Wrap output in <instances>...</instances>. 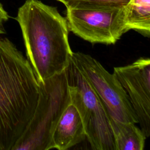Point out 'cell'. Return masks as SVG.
Here are the masks:
<instances>
[{
    "instance_id": "obj_11",
    "label": "cell",
    "mask_w": 150,
    "mask_h": 150,
    "mask_svg": "<svg viewBox=\"0 0 150 150\" xmlns=\"http://www.w3.org/2000/svg\"><path fill=\"white\" fill-rule=\"evenodd\" d=\"M63 4L66 9L103 8L124 7L130 0H57Z\"/></svg>"
},
{
    "instance_id": "obj_12",
    "label": "cell",
    "mask_w": 150,
    "mask_h": 150,
    "mask_svg": "<svg viewBox=\"0 0 150 150\" xmlns=\"http://www.w3.org/2000/svg\"><path fill=\"white\" fill-rule=\"evenodd\" d=\"M9 17L7 12L4 9L3 6L0 3V35L5 33L3 24L8 20Z\"/></svg>"
},
{
    "instance_id": "obj_1",
    "label": "cell",
    "mask_w": 150,
    "mask_h": 150,
    "mask_svg": "<svg viewBox=\"0 0 150 150\" xmlns=\"http://www.w3.org/2000/svg\"><path fill=\"white\" fill-rule=\"evenodd\" d=\"M39 84L15 45L0 35V150H12L33 117Z\"/></svg>"
},
{
    "instance_id": "obj_5",
    "label": "cell",
    "mask_w": 150,
    "mask_h": 150,
    "mask_svg": "<svg viewBox=\"0 0 150 150\" xmlns=\"http://www.w3.org/2000/svg\"><path fill=\"white\" fill-rule=\"evenodd\" d=\"M71 61L103 103L109 116L124 122L138 123L128 97L115 74L96 59L82 52H73Z\"/></svg>"
},
{
    "instance_id": "obj_8",
    "label": "cell",
    "mask_w": 150,
    "mask_h": 150,
    "mask_svg": "<svg viewBox=\"0 0 150 150\" xmlns=\"http://www.w3.org/2000/svg\"><path fill=\"white\" fill-rule=\"evenodd\" d=\"M86 138L80 114L70 100L53 129L50 149H68L81 143Z\"/></svg>"
},
{
    "instance_id": "obj_4",
    "label": "cell",
    "mask_w": 150,
    "mask_h": 150,
    "mask_svg": "<svg viewBox=\"0 0 150 150\" xmlns=\"http://www.w3.org/2000/svg\"><path fill=\"white\" fill-rule=\"evenodd\" d=\"M65 71L70 100L80 114L91 148L115 150L110 116L103 103L71 60Z\"/></svg>"
},
{
    "instance_id": "obj_7",
    "label": "cell",
    "mask_w": 150,
    "mask_h": 150,
    "mask_svg": "<svg viewBox=\"0 0 150 150\" xmlns=\"http://www.w3.org/2000/svg\"><path fill=\"white\" fill-rule=\"evenodd\" d=\"M136 114L139 128L150 136V59L141 57L132 63L114 68Z\"/></svg>"
},
{
    "instance_id": "obj_6",
    "label": "cell",
    "mask_w": 150,
    "mask_h": 150,
    "mask_svg": "<svg viewBox=\"0 0 150 150\" xmlns=\"http://www.w3.org/2000/svg\"><path fill=\"white\" fill-rule=\"evenodd\" d=\"M126 6L67 9L69 30L92 43L112 45L126 33Z\"/></svg>"
},
{
    "instance_id": "obj_3",
    "label": "cell",
    "mask_w": 150,
    "mask_h": 150,
    "mask_svg": "<svg viewBox=\"0 0 150 150\" xmlns=\"http://www.w3.org/2000/svg\"><path fill=\"white\" fill-rule=\"evenodd\" d=\"M39 81L37 106L27 128L12 150H49L53 129L70 101L65 70Z\"/></svg>"
},
{
    "instance_id": "obj_9",
    "label": "cell",
    "mask_w": 150,
    "mask_h": 150,
    "mask_svg": "<svg viewBox=\"0 0 150 150\" xmlns=\"http://www.w3.org/2000/svg\"><path fill=\"white\" fill-rule=\"evenodd\" d=\"M115 150H143L146 137L135 123L116 121L110 117Z\"/></svg>"
},
{
    "instance_id": "obj_10",
    "label": "cell",
    "mask_w": 150,
    "mask_h": 150,
    "mask_svg": "<svg viewBox=\"0 0 150 150\" xmlns=\"http://www.w3.org/2000/svg\"><path fill=\"white\" fill-rule=\"evenodd\" d=\"M127 31L132 29L144 36H150V0H130L126 5Z\"/></svg>"
},
{
    "instance_id": "obj_2",
    "label": "cell",
    "mask_w": 150,
    "mask_h": 150,
    "mask_svg": "<svg viewBox=\"0 0 150 150\" xmlns=\"http://www.w3.org/2000/svg\"><path fill=\"white\" fill-rule=\"evenodd\" d=\"M15 19L38 80L45 81L64 71L73 52L66 18L57 9L39 0H26L18 9Z\"/></svg>"
}]
</instances>
